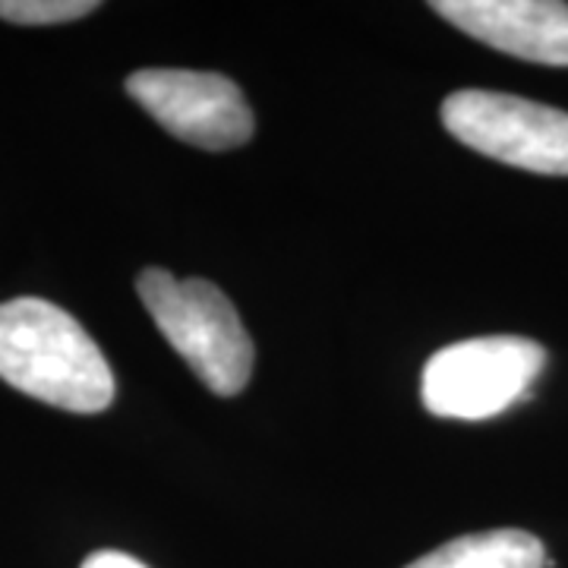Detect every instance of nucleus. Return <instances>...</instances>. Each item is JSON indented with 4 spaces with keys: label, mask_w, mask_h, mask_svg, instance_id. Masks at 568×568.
<instances>
[{
    "label": "nucleus",
    "mask_w": 568,
    "mask_h": 568,
    "mask_svg": "<svg viewBox=\"0 0 568 568\" xmlns=\"http://www.w3.org/2000/svg\"><path fill=\"white\" fill-rule=\"evenodd\" d=\"M547 351L518 335L467 338L436 351L424 366V405L448 420H489L528 398Z\"/></svg>",
    "instance_id": "obj_3"
},
{
    "label": "nucleus",
    "mask_w": 568,
    "mask_h": 568,
    "mask_svg": "<svg viewBox=\"0 0 568 568\" xmlns=\"http://www.w3.org/2000/svg\"><path fill=\"white\" fill-rule=\"evenodd\" d=\"M544 544L528 530H484L448 540L405 568H544Z\"/></svg>",
    "instance_id": "obj_7"
},
{
    "label": "nucleus",
    "mask_w": 568,
    "mask_h": 568,
    "mask_svg": "<svg viewBox=\"0 0 568 568\" xmlns=\"http://www.w3.org/2000/svg\"><path fill=\"white\" fill-rule=\"evenodd\" d=\"M443 123L487 159L534 174H568V114L559 108L508 92L462 89L443 102Z\"/></svg>",
    "instance_id": "obj_4"
},
{
    "label": "nucleus",
    "mask_w": 568,
    "mask_h": 568,
    "mask_svg": "<svg viewBox=\"0 0 568 568\" xmlns=\"http://www.w3.org/2000/svg\"><path fill=\"white\" fill-rule=\"evenodd\" d=\"M140 301L168 345L215 395H237L253 376V342L222 287L205 278H174L145 268L136 278Z\"/></svg>",
    "instance_id": "obj_2"
},
{
    "label": "nucleus",
    "mask_w": 568,
    "mask_h": 568,
    "mask_svg": "<svg viewBox=\"0 0 568 568\" xmlns=\"http://www.w3.org/2000/svg\"><path fill=\"white\" fill-rule=\"evenodd\" d=\"M126 92L178 140L224 152L253 136V111L237 82L200 70H136Z\"/></svg>",
    "instance_id": "obj_5"
},
{
    "label": "nucleus",
    "mask_w": 568,
    "mask_h": 568,
    "mask_svg": "<svg viewBox=\"0 0 568 568\" xmlns=\"http://www.w3.org/2000/svg\"><path fill=\"white\" fill-rule=\"evenodd\" d=\"M443 20L470 39L530 63L568 67V3L559 0H436Z\"/></svg>",
    "instance_id": "obj_6"
},
{
    "label": "nucleus",
    "mask_w": 568,
    "mask_h": 568,
    "mask_svg": "<svg viewBox=\"0 0 568 568\" xmlns=\"http://www.w3.org/2000/svg\"><path fill=\"white\" fill-rule=\"evenodd\" d=\"M0 379L73 414H99L114 402V373L92 335L41 297L0 304Z\"/></svg>",
    "instance_id": "obj_1"
},
{
    "label": "nucleus",
    "mask_w": 568,
    "mask_h": 568,
    "mask_svg": "<svg viewBox=\"0 0 568 568\" xmlns=\"http://www.w3.org/2000/svg\"><path fill=\"white\" fill-rule=\"evenodd\" d=\"M99 10L95 0H0V20L17 26H58Z\"/></svg>",
    "instance_id": "obj_8"
},
{
    "label": "nucleus",
    "mask_w": 568,
    "mask_h": 568,
    "mask_svg": "<svg viewBox=\"0 0 568 568\" xmlns=\"http://www.w3.org/2000/svg\"><path fill=\"white\" fill-rule=\"evenodd\" d=\"M82 568H145L140 559L126 556V552H118V549H102V552H92Z\"/></svg>",
    "instance_id": "obj_9"
}]
</instances>
